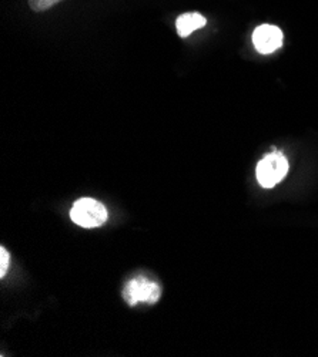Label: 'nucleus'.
Wrapping results in <instances>:
<instances>
[{"mask_svg": "<svg viewBox=\"0 0 318 357\" xmlns=\"http://www.w3.org/2000/svg\"><path fill=\"white\" fill-rule=\"evenodd\" d=\"M0 276H5L6 275V271L9 268V262H10V257H9V252L6 251L5 248H0Z\"/></svg>", "mask_w": 318, "mask_h": 357, "instance_id": "0eeeda50", "label": "nucleus"}, {"mask_svg": "<svg viewBox=\"0 0 318 357\" xmlns=\"http://www.w3.org/2000/svg\"><path fill=\"white\" fill-rule=\"evenodd\" d=\"M287 172L289 161L286 155L274 150L257 164V181L264 188H273L282 181Z\"/></svg>", "mask_w": 318, "mask_h": 357, "instance_id": "f257e3e1", "label": "nucleus"}, {"mask_svg": "<svg viewBox=\"0 0 318 357\" xmlns=\"http://www.w3.org/2000/svg\"><path fill=\"white\" fill-rule=\"evenodd\" d=\"M123 298L130 306H134L140 302L153 305L160 298V287L156 282H152L145 276H137L126 283Z\"/></svg>", "mask_w": 318, "mask_h": 357, "instance_id": "7ed1b4c3", "label": "nucleus"}, {"mask_svg": "<svg viewBox=\"0 0 318 357\" xmlns=\"http://www.w3.org/2000/svg\"><path fill=\"white\" fill-rule=\"evenodd\" d=\"M70 218L79 227L96 228L103 225L108 220V211H106L103 204L96 199L82 198L70 211Z\"/></svg>", "mask_w": 318, "mask_h": 357, "instance_id": "f03ea898", "label": "nucleus"}, {"mask_svg": "<svg viewBox=\"0 0 318 357\" xmlns=\"http://www.w3.org/2000/svg\"><path fill=\"white\" fill-rule=\"evenodd\" d=\"M282 31L273 24H261L253 33V45L256 50L261 54H270L281 47Z\"/></svg>", "mask_w": 318, "mask_h": 357, "instance_id": "20e7f679", "label": "nucleus"}, {"mask_svg": "<svg viewBox=\"0 0 318 357\" xmlns=\"http://www.w3.org/2000/svg\"><path fill=\"white\" fill-rule=\"evenodd\" d=\"M59 2H62V0H29V6L34 12H46Z\"/></svg>", "mask_w": 318, "mask_h": 357, "instance_id": "423d86ee", "label": "nucleus"}, {"mask_svg": "<svg viewBox=\"0 0 318 357\" xmlns=\"http://www.w3.org/2000/svg\"><path fill=\"white\" fill-rule=\"evenodd\" d=\"M205 23L207 20L203 15L197 12H190L178 17V20H175V29H178V33L182 38H187L193 31L204 27Z\"/></svg>", "mask_w": 318, "mask_h": 357, "instance_id": "39448f33", "label": "nucleus"}]
</instances>
